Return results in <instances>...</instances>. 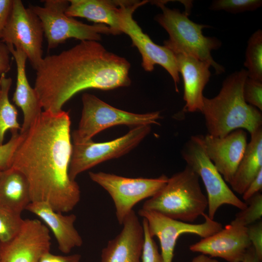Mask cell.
<instances>
[{
    "mask_svg": "<svg viewBox=\"0 0 262 262\" xmlns=\"http://www.w3.org/2000/svg\"><path fill=\"white\" fill-rule=\"evenodd\" d=\"M70 124L68 112L42 111L25 134L11 167L26 178L31 202H47L61 213L73 210L81 199L78 184L69 176Z\"/></svg>",
    "mask_w": 262,
    "mask_h": 262,
    "instance_id": "obj_1",
    "label": "cell"
},
{
    "mask_svg": "<svg viewBox=\"0 0 262 262\" xmlns=\"http://www.w3.org/2000/svg\"><path fill=\"white\" fill-rule=\"evenodd\" d=\"M131 64L96 41L84 40L44 57L35 70L34 87L42 108L53 113L82 90L129 86Z\"/></svg>",
    "mask_w": 262,
    "mask_h": 262,
    "instance_id": "obj_2",
    "label": "cell"
},
{
    "mask_svg": "<svg viewBox=\"0 0 262 262\" xmlns=\"http://www.w3.org/2000/svg\"><path fill=\"white\" fill-rule=\"evenodd\" d=\"M247 77L246 69L235 71L225 79L215 97H204L201 113L208 134L221 137L235 130L243 129L252 134L262 128V111L247 103L243 96Z\"/></svg>",
    "mask_w": 262,
    "mask_h": 262,
    "instance_id": "obj_3",
    "label": "cell"
},
{
    "mask_svg": "<svg viewBox=\"0 0 262 262\" xmlns=\"http://www.w3.org/2000/svg\"><path fill=\"white\" fill-rule=\"evenodd\" d=\"M208 199L202 191L199 176L188 165L168 178L165 186L147 200L141 209L190 223L203 216Z\"/></svg>",
    "mask_w": 262,
    "mask_h": 262,
    "instance_id": "obj_4",
    "label": "cell"
},
{
    "mask_svg": "<svg viewBox=\"0 0 262 262\" xmlns=\"http://www.w3.org/2000/svg\"><path fill=\"white\" fill-rule=\"evenodd\" d=\"M164 0L154 1L162 13L157 15L155 20L167 32L169 38L164 42L165 47L174 54L192 56L208 63L216 74L225 72V68L213 58L211 51L221 46V42L216 37L203 35L202 30L210 28L207 25L199 24L191 20L189 14L181 13L177 9H170Z\"/></svg>",
    "mask_w": 262,
    "mask_h": 262,
    "instance_id": "obj_5",
    "label": "cell"
},
{
    "mask_svg": "<svg viewBox=\"0 0 262 262\" xmlns=\"http://www.w3.org/2000/svg\"><path fill=\"white\" fill-rule=\"evenodd\" d=\"M82 110L78 128L72 133L73 143L92 140L99 132L112 127L125 125L131 128L145 125H159L160 112L136 114L115 108L94 95L82 96Z\"/></svg>",
    "mask_w": 262,
    "mask_h": 262,
    "instance_id": "obj_6",
    "label": "cell"
},
{
    "mask_svg": "<svg viewBox=\"0 0 262 262\" xmlns=\"http://www.w3.org/2000/svg\"><path fill=\"white\" fill-rule=\"evenodd\" d=\"M43 6L31 5L29 8L40 20L49 49H53L67 39L75 38L98 41L101 34L116 35L109 26L102 24L88 25L68 16L66 10L67 0H46Z\"/></svg>",
    "mask_w": 262,
    "mask_h": 262,
    "instance_id": "obj_7",
    "label": "cell"
},
{
    "mask_svg": "<svg viewBox=\"0 0 262 262\" xmlns=\"http://www.w3.org/2000/svg\"><path fill=\"white\" fill-rule=\"evenodd\" d=\"M203 135H192L185 142L181 155L186 165L201 178L207 193L208 217L214 219L220 207L228 204L241 210L247 207L228 186L221 175L208 158L204 146Z\"/></svg>",
    "mask_w": 262,
    "mask_h": 262,
    "instance_id": "obj_8",
    "label": "cell"
},
{
    "mask_svg": "<svg viewBox=\"0 0 262 262\" xmlns=\"http://www.w3.org/2000/svg\"><path fill=\"white\" fill-rule=\"evenodd\" d=\"M89 176L111 196L120 225L137 203L154 196L165 186L168 180L164 174L156 178H132L103 172H89Z\"/></svg>",
    "mask_w": 262,
    "mask_h": 262,
    "instance_id": "obj_9",
    "label": "cell"
},
{
    "mask_svg": "<svg viewBox=\"0 0 262 262\" xmlns=\"http://www.w3.org/2000/svg\"><path fill=\"white\" fill-rule=\"evenodd\" d=\"M147 0H123L119 16V30L131 38L132 46L135 47L142 56V66L147 72H151L156 65L163 67L171 76L179 92L178 84L180 79L174 54L164 46L155 44L149 36L144 33L132 15L140 6Z\"/></svg>",
    "mask_w": 262,
    "mask_h": 262,
    "instance_id": "obj_10",
    "label": "cell"
},
{
    "mask_svg": "<svg viewBox=\"0 0 262 262\" xmlns=\"http://www.w3.org/2000/svg\"><path fill=\"white\" fill-rule=\"evenodd\" d=\"M150 127L145 125L132 128L126 134L108 142L97 143L91 140L73 143L69 178L75 180L81 173L103 162L128 153L150 133Z\"/></svg>",
    "mask_w": 262,
    "mask_h": 262,
    "instance_id": "obj_11",
    "label": "cell"
},
{
    "mask_svg": "<svg viewBox=\"0 0 262 262\" xmlns=\"http://www.w3.org/2000/svg\"><path fill=\"white\" fill-rule=\"evenodd\" d=\"M44 31L41 22L20 0H13L11 13L4 29L2 41L21 49L33 68L37 69L43 59Z\"/></svg>",
    "mask_w": 262,
    "mask_h": 262,
    "instance_id": "obj_12",
    "label": "cell"
},
{
    "mask_svg": "<svg viewBox=\"0 0 262 262\" xmlns=\"http://www.w3.org/2000/svg\"><path fill=\"white\" fill-rule=\"evenodd\" d=\"M138 214L146 220L150 236L159 239L164 262H172L176 242L181 234L191 233L204 238L222 229L221 223L211 219L206 213L203 215L204 222L198 224L176 220L141 208Z\"/></svg>",
    "mask_w": 262,
    "mask_h": 262,
    "instance_id": "obj_13",
    "label": "cell"
},
{
    "mask_svg": "<svg viewBox=\"0 0 262 262\" xmlns=\"http://www.w3.org/2000/svg\"><path fill=\"white\" fill-rule=\"evenodd\" d=\"M50 246L48 228L37 219H24L14 238L0 242V262H38L49 252Z\"/></svg>",
    "mask_w": 262,
    "mask_h": 262,
    "instance_id": "obj_14",
    "label": "cell"
},
{
    "mask_svg": "<svg viewBox=\"0 0 262 262\" xmlns=\"http://www.w3.org/2000/svg\"><path fill=\"white\" fill-rule=\"evenodd\" d=\"M251 246L247 227L232 221L219 231L191 245L189 249L211 258H220L228 262H242Z\"/></svg>",
    "mask_w": 262,
    "mask_h": 262,
    "instance_id": "obj_15",
    "label": "cell"
},
{
    "mask_svg": "<svg viewBox=\"0 0 262 262\" xmlns=\"http://www.w3.org/2000/svg\"><path fill=\"white\" fill-rule=\"evenodd\" d=\"M206 153L226 182L231 181L247 145V132L237 129L219 137L203 135Z\"/></svg>",
    "mask_w": 262,
    "mask_h": 262,
    "instance_id": "obj_16",
    "label": "cell"
},
{
    "mask_svg": "<svg viewBox=\"0 0 262 262\" xmlns=\"http://www.w3.org/2000/svg\"><path fill=\"white\" fill-rule=\"evenodd\" d=\"M120 233L103 248L101 262H142L144 241L142 223L132 210L124 219Z\"/></svg>",
    "mask_w": 262,
    "mask_h": 262,
    "instance_id": "obj_17",
    "label": "cell"
},
{
    "mask_svg": "<svg viewBox=\"0 0 262 262\" xmlns=\"http://www.w3.org/2000/svg\"><path fill=\"white\" fill-rule=\"evenodd\" d=\"M179 72L183 80L184 110L201 112L203 105V90L211 76V65L192 56L174 54Z\"/></svg>",
    "mask_w": 262,
    "mask_h": 262,
    "instance_id": "obj_18",
    "label": "cell"
},
{
    "mask_svg": "<svg viewBox=\"0 0 262 262\" xmlns=\"http://www.w3.org/2000/svg\"><path fill=\"white\" fill-rule=\"evenodd\" d=\"M26 210L38 216L47 225L62 252L67 254L73 248L82 245V238L74 227L77 218L75 214L64 215L53 210L45 202H31Z\"/></svg>",
    "mask_w": 262,
    "mask_h": 262,
    "instance_id": "obj_19",
    "label": "cell"
},
{
    "mask_svg": "<svg viewBox=\"0 0 262 262\" xmlns=\"http://www.w3.org/2000/svg\"><path fill=\"white\" fill-rule=\"evenodd\" d=\"M7 45L16 63V82L13 101L23 112V122L19 132L25 134L42 112V106L35 89L30 85L27 77V55L21 49Z\"/></svg>",
    "mask_w": 262,
    "mask_h": 262,
    "instance_id": "obj_20",
    "label": "cell"
},
{
    "mask_svg": "<svg viewBox=\"0 0 262 262\" xmlns=\"http://www.w3.org/2000/svg\"><path fill=\"white\" fill-rule=\"evenodd\" d=\"M123 0H69L66 10V16L86 18L96 24L110 27L116 33L119 30V16Z\"/></svg>",
    "mask_w": 262,
    "mask_h": 262,
    "instance_id": "obj_21",
    "label": "cell"
},
{
    "mask_svg": "<svg viewBox=\"0 0 262 262\" xmlns=\"http://www.w3.org/2000/svg\"><path fill=\"white\" fill-rule=\"evenodd\" d=\"M31 202L30 189L24 175L13 167L0 177V206L21 214Z\"/></svg>",
    "mask_w": 262,
    "mask_h": 262,
    "instance_id": "obj_22",
    "label": "cell"
},
{
    "mask_svg": "<svg viewBox=\"0 0 262 262\" xmlns=\"http://www.w3.org/2000/svg\"><path fill=\"white\" fill-rule=\"evenodd\" d=\"M244 156L229 183L232 190L243 195L262 170V128L250 134Z\"/></svg>",
    "mask_w": 262,
    "mask_h": 262,
    "instance_id": "obj_23",
    "label": "cell"
},
{
    "mask_svg": "<svg viewBox=\"0 0 262 262\" xmlns=\"http://www.w3.org/2000/svg\"><path fill=\"white\" fill-rule=\"evenodd\" d=\"M12 83L5 74L0 77V146L3 144L6 132L18 131L21 127L17 121V111L10 101L9 93Z\"/></svg>",
    "mask_w": 262,
    "mask_h": 262,
    "instance_id": "obj_24",
    "label": "cell"
},
{
    "mask_svg": "<svg viewBox=\"0 0 262 262\" xmlns=\"http://www.w3.org/2000/svg\"><path fill=\"white\" fill-rule=\"evenodd\" d=\"M244 66L248 77L262 82V31L254 32L249 38L246 51Z\"/></svg>",
    "mask_w": 262,
    "mask_h": 262,
    "instance_id": "obj_25",
    "label": "cell"
},
{
    "mask_svg": "<svg viewBox=\"0 0 262 262\" xmlns=\"http://www.w3.org/2000/svg\"><path fill=\"white\" fill-rule=\"evenodd\" d=\"M24 222L21 214L0 206V242L14 238L20 231Z\"/></svg>",
    "mask_w": 262,
    "mask_h": 262,
    "instance_id": "obj_26",
    "label": "cell"
},
{
    "mask_svg": "<svg viewBox=\"0 0 262 262\" xmlns=\"http://www.w3.org/2000/svg\"><path fill=\"white\" fill-rule=\"evenodd\" d=\"M247 207L236 213L233 222L247 227L259 220L262 216V195L259 192L246 201Z\"/></svg>",
    "mask_w": 262,
    "mask_h": 262,
    "instance_id": "obj_27",
    "label": "cell"
},
{
    "mask_svg": "<svg viewBox=\"0 0 262 262\" xmlns=\"http://www.w3.org/2000/svg\"><path fill=\"white\" fill-rule=\"evenodd\" d=\"M262 5L261 0H214L212 2L210 9L236 14L255 10Z\"/></svg>",
    "mask_w": 262,
    "mask_h": 262,
    "instance_id": "obj_28",
    "label": "cell"
},
{
    "mask_svg": "<svg viewBox=\"0 0 262 262\" xmlns=\"http://www.w3.org/2000/svg\"><path fill=\"white\" fill-rule=\"evenodd\" d=\"M10 139L0 146V170L4 171L12 167L15 152L24 139L25 134L18 131H11Z\"/></svg>",
    "mask_w": 262,
    "mask_h": 262,
    "instance_id": "obj_29",
    "label": "cell"
},
{
    "mask_svg": "<svg viewBox=\"0 0 262 262\" xmlns=\"http://www.w3.org/2000/svg\"><path fill=\"white\" fill-rule=\"evenodd\" d=\"M243 96L247 103L262 111V82L247 77L243 85Z\"/></svg>",
    "mask_w": 262,
    "mask_h": 262,
    "instance_id": "obj_30",
    "label": "cell"
},
{
    "mask_svg": "<svg viewBox=\"0 0 262 262\" xmlns=\"http://www.w3.org/2000/svg\"><path fill=\"white\" fill-rule=\"evenodd\" d=\"M142 225L144 233V241L141 255L142 262H164L158 246L149 233L147 222L143 218Z\"/></svg>",
    "mask_w": 262,
    "mask_h": 262,
    "instance_id": "obj_31",
    "label": "cell"
},
{
    "mask_svg": "<svg viewBox=\"0 0 262 262\" xmlns=\"http://www.w3.org/2000/svg\"><path fill=\"white\" fill-rule=\"evenodd\" d=\"M249 240L258 258L262 261V221L255 222L247 227Z\"/></svg>",
    "mask_w": 262,
    "mask_h": 262,
    "instance_id": "obj_32",
    "label": "cell"
},
{
    "mask_svg": "<svg viewBox=\"0 0 262 262\" xmlns=\"http://www.w3.org/2000/svg\"><path fill=\"white\" fill-rule=\"evenodd\" d=\"M13 0H0V39H2L4 29L9 19Z\"/></svg>",
    "mask_w": 262,
    "mask_h": 262,
    "instance_id": "obj_33",
    "label": "cell"
},
{
    "mask_svg": "<svg viewBox=\"0 0 262 262\" xmlns=\"http://www.w3.org/2000/svg\"><path fill=\"white\" fill-rule=\"evenodd\" d=\"M81 258V255L78 254L63 256L48 252L43 255L38 262H80Z\"/></svg>",
    "mask_w": 262,
    "mask_h": 262,
    "instance_id": "obj_34",
    "label": "cell"
},
{
    "mask_svg": "<svg viewBox=\"0 0 262 262\" xmlns=\"http://www.w3.org/2000/svg\"><path fill=\"white\" fill-rule=\"evenodd\" d=\"M10 50L7 45L0 41V77L7 73L11 68Z\"/></svg>",
    "mask_w": 262,
    "mask_h": 262,
    "instance_id": "obj_35",
    "label": "cell"
},
{
    "mask_svg": "<svg viewBox=\"0 0 262 262\" xmlns=\"http://www.w3.org/2000/svg\"><path fill=\"white\" fill-rule=\"evenodd\" d=\"M262 189V170H261L242 195L243 199L246 201Z\"/></svg>",
    "mask_w": 262,
    "mask_h": 262,
    "instance_id": "obj_36",
    "label": "cell"
},
{
    "mask_svg": "<svg viewBox=\"0 0 262 262\" xmlns=\"http://www.w3.org/2000/svg\"><path fill=\"white\" fill-rule=\"evenodd\" d=\"M257 257L252 246L247 250L242 262H262Z\"/></svg>",
    "mask_w": 262,
    "mask_h": 262,
    "instance_id": "obj_37",
    "label": "cell"
},
{
    "mask_svg": "<svg viewBox=\"0 0 262 262\" xmlns=\"http://www.w3.org/2000/svg\"><path fill=\"white\" fill-rule=\"evenodd\" d=\"M191 262H219L215 259H213L207 255L200 254L195 257Z\"/></svg>",
    "mask_w": 262,
    "mask_h": 262,
    "instance_id": "obj_38",
    "label": "cell"
},
{
    "mask_svg": "<svg viewBox=\"0 0 262 262\" xmlns=\"http://www.w3.org/2000/svg\"><path fill=\"white\" fill-rule=\"evenodd\" d=\"M1 172H2V171L0 170V175H1Z\"/></svg>",
    "mask_w": 262,
    "mask_h": 262,
    "instance_id": "obj_39",
    "label": "cell"
}]
</instances>
